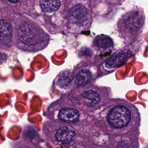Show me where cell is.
Returning <instances> with one entry per match:
<instances>
[{
	"mask_svg": "<svg viewBox=\"0 0 148 148\" xmlns=\"http://www.w3.org/2000/svg\"><path fill=\"white\" fill-rule=\"evenodd\" d=\"M60 120L68 123H73L77 120L79 114L76 109L71 108H64L61 109L58 113Z\"/></svg>",
	"mask_w": 148,
	"mask_h": 148,
	"instance_id": "cell-5",
	"label": "cell"
},
{
	"mask_svg": "<svg viewBox=\"0 0 148 148\" xmlns=\"http://www.w3.org/2000/svg\"><path fill=\"white\" fill-rule=\"evenodd\" d=\"M82 98L86 105L92 106L97 105L100 101L99 94L94 90H87L82 94Z\"/></svg>",
	"mask_w": 148,
	"mask_h": 148,
	"instance_id": "cell-7",
	"label": "cell"
},
{
	"mask_svg": "<svg viewBox=\"0 0 148 148\" xmlns=\"http://www.w3.org/2000/svg\"><path fill=\"white\" fill-rule=\"evenodd\" d=\"M12 35L11 25L5 20L0 21V39L2 40H9Z\"/></svg>",
	"mask_w": 148,
	"mask_h": 148,
	"instance_id": "cell-9",
	"label": "cell"
},
{
	"mask_svg": "<svg viewBox=\"0 0 148 148\" xmlns=\"http://www.w3.org/2000/svg\"><path fill=\"white\" fill-rule=\"evenodd\" d=\"M144 17L139 11L134 10L127 13L122 19L123 30L129 34H135L143 27Z\"/></svg>",
	"mask_w": 148,
	"mask_h": 148,
	"instance_id": "cell-2",
	"label": "cell"
},
{
	"mask_svg": "<svg viewBox=\"0 0 148 148\" xmlns=\"http://www.w3.org/2000/svg\"><path fill=\"white\" fill-rule=\"evenodd\" d=\"M74 131L66 126H63L59 128L56 134L57 140L62 143H69L75 138Z\"/></svg>",
	"mask_w": 148,
	"mask_h": 148,
	"instance_id": "cell-3",
	"label": "cell"
},
{
	"mask_svg": "<svg viewBox=\"0 0 148 148\" xmlns=\"http://www.w3.org/2000/svg\"><path fill=\"white\" fill-rule=\"evenodd\" d=\"M39 3L42 10L47 13L56 11L60 6L59 1H40Z\"/></svg>",
	"mask_w": 148,
	"mask_h": 148,
	"instance_id": "cell-10",
	"label": "cell"
},
{
	"mask_svg": "<svg viewBox=\"0 0 148 148\" xmlns=\"http://www.w3.org/2000/svg\"><path fill=\"white\" fill-rule=\"evenodd\" d=\"M132 113L130 108L124 104L112 107L108 114V121L110 126L116 128L125 127L130 121Z\"/></svg>",
	"mask_w": 148,
	"mask_h": 148,
	"instance_id": "cell-1",
	"label": "cell"
},
{
	"mask_svg": "<svg viewBox=\"0 0 148 148\" xmlns=\"http://www.w3.org/2000/svg\"><path fill=\"white\" fill-rule=\"evenodd\" d=\"M91 79V74L88 70H81L76 76L75 83L76 86L82 87L87 84Z\"/></svg>",
	"mask_w": 148,
	"mask_h": 148,
	"instance_id": "cell-8",
	"label": "cell"
},
{
	"mask_svg": "<svg viewBox=\"0 0 148 148\" xmlns=\"http://www.w3.org/2000/svg\"><path fill=\"white\" fill-rule=\"evenodd\" d=\"M95 45L99 47L108 48L112 46V40L109 37H98L95 39Z\"/></svg>",
	"mask_w": 148,
	"mask_h": 148,
	"instance_id": "cell-11",
	"label": "cell"
},
{
	"mask_svg": "<svg viewBox=\"0 0 148 148\" xmlns=\"http://www.w3.org/2000/svg\"><path fill=\"white\" fill-rule=\"evenodd\" d=\"M130 54L127 53H119L117 54H115L112 56L110 58L108 59L106 65L109 67L114 68L124 63L125 61L128 59Z\"/></svg>",
	"mask_w": 148,
	"mask_h": 148,
	"instance_id": "cell-6",
	"label": "cell"
},
{
	"mask_svg": "<svg viewBox=\"0 0 148 148\" xmlns=\"http://www.w3.org/2000/svg\"><path fill=\"white\" fill-rule=\"evenodd\" d=\"M71 82V76L68 71L64 72L59 76L58 79V85L62 88L66 87Z\"/></svg>",
	"mask_w": 148,
	"mask_h": 148,
	"instance_id": "cell-12",
	"label": "cell"
},
{
	"mask_svg": "<svg viewBox=\"0 0 148 148\" xmlns=\"http://www.w3.org/2000/svg\"><path fill=\"white\" fill-rule=\"evenodd\" d=\"M88 16V11L85 6L82 4L74 5L71 10L70 16L72 20L75 22L85 21Z\"/></svg>",
	"mask_w": 148,
	"mask_h": 148,
	"instance_id": "cell-4",
	"label": "cell"
}]
</instances>
